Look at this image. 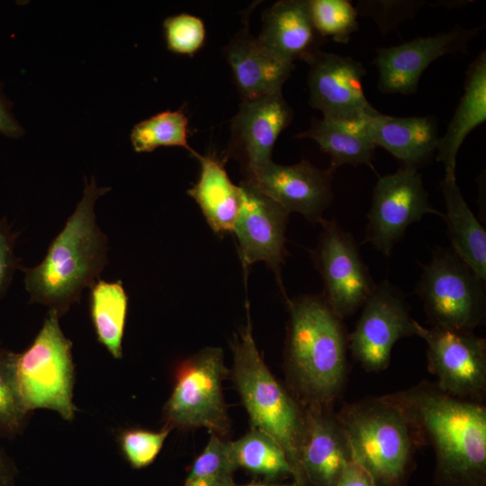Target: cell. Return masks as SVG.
I'll return each instance as SVG.
<instances>
[{"label": "cell", "instance_id": "603a6c76", "mask_svg": "<svg viewBox=\"0 0 486 486\" xmlns=\"http://www.w3.org/2000/svg\"><path fill=\"white\" fill-rule=\"evenodd\" d=\"M201 165L197 183L188 194L198 203L212 230L233 231L240 205L239 186L230 179L223 163L213 156H194Z\"/></svg>", "mask_w": 486, "mask_h": 486}, {"label": "cell", "instance_id": "d590c367", "mask_svg": "<svg viewBox=\"0 0 486 486\" xmlns=\"http://www.w3.org/2000/svg\"><path fill=\"white\" fill-rule=\"evenodd\" d=\"M12 104L4 96L0 84V133L10 138L21 137L24 130L11 111Z\"/></svg>", "mask_w": 486, "mask_h": 486}, {"label": "cell", "instance_id": "52a82bcc", "mask_svg": "<svg viewBox=\"0 0 486 486\" xmlns=\"http://www.w3.org/2000/svg\"><path fill=\"white\" fill-rule=\"evenodd\" d=\"M483 283L452 249H437L417 287L432 327L473 331L485 314Z\"/></svg>", "mask_w": 486, "mask_h": 486}, {"label": "cell", "instance_id": "9c48e42d", "mask_svg": "<svg viewBox=\"0 0 486 486\" xmlns=\"http://www.w3.org/2000/svg\"><path fill=\"white\" fill-rule=\"evenodd\" d=\"M322 232L313 252L324 284L323 298L344 320L356 313L376 284L364 262L354 237L335 220H320Z\"/></svg>", "mask_w": 486, "mask_h": 486}, {"label": "cell", "instance_id": "8fae6325", "mask_svg": "<svg viewBox=\"0 0 486 486\" xmlns=\"http://www.w3.org/2000/svg\"><path fill=\"white\" fill-rule=\"evenodd\" d=\"M426 214L445 217L430 204L418 168L402 166L374 185L364 242L390 256L407 228Z\"/></svg>", "mask_w": 486, "mask_h": 486}, {"label": "cell", "instance_id": "5b68a950", "mask_svg": "<svg viewBox=\"0 0 486 486\" xmlns=\"http://www.w3.org/2000/svg\"><path fill=\"white\" fill-rule=\"evenodd\" d=\"M233 376L248 413L251 428L262 431L284 449L296 486H309L301 465L304 407L274 378L255 343L251 322L232 342Z\"/></svg>", "mask_w": 486, "mask_h": 486}, {"label": "cell", "instance_id": "3957f363", "mask_svg": "<svg viewBox=\"0 0 486 486\" xmlns=\"http://www.w3.org/2000/svg\"><path fill=\"white\" fill-rule=\"evenodd\" d=\"M110 189L98 187L94 177L90 183L85 179L82 199L43 260L23 269L30 302L46 305L61 317L95 283L107 263V237L97 225L94 204Z\"/></svg>", "mask_w": 486, "mask_h": 486}, {"label": "cell", "instance_id": "9a60e30c", "mask_svg": "<svg viewBox=\"0 0 486 486\" xmlns=\"http://www.w3.org/2000/svg\"><path fill=\"white\" fill-rule=\"evenodd\" d=\"M240 205L233 232L245 266L265 262L279 277L286 256L289 212L248 180L240 183Z\"/></svg>", "mask_w": 486, "mask_h": 486}, {"label": "cell", "instance_id": "8992f818", "mask_svg": "<svg viewBox=\"0 0 486 486\" xmlns=\"http://www.w3.org/2000/svg\"><path fill=\"white\" fill-rule=\"evenodd\" d=\"M59 315L49 310L43 325L28 348L16 353L19 388L27 410L45 409L63 419H74L75 366L72 343L59 326Z\"/></svg>", "mask_w": 486, "mask_h": 486}, {"label": "cell", "instance_id": "44dd1931", "mask_svg": "<svg viewBox=\"0 0 486 486\" xmlns=\"http://www.w3.org/2000/svg\"><path fill=\"white\" fill-rule=\"evenodd\" d=\"M366 128L374 145L404 166L417 168L436 153L440 137L432 115L395 117L376 112L367 117Z\"/></svg>", "mask_w": 486, "mask_h": 486}, {"label": "cell", "instance_id": "e0dca14e", "mask_svg": "<svg viewBox=\"0 0 486 486\" xmlns=\"http://www.w3.org/2000/svg\"><path fill=\"white\" fill-rule=\"evenodd\" d=\"M332 173L307 160L284 166L271 161L246 176L261 192L290 212H298L309 221L320 222L331 204Z\"/></svg>", "mask_w": 486, "mask_h": 486}, {"label": "cell", "instance_id": "277c9868", "mask_svg": "<svg viewBox=\"0 0 486 486\" xmlns=\"http://www.w3.org/2000/svg\"><path fill=\"white\" fill-rule=\"evenodd\" d=\"M337 417L353 459L374 486H407L422 446L404 412L388 394L345 403Z\"/></svg>", "mask_w": 486, "mask_h": 486}, {"label": "cell", "instance_id": "5bb4252c", "mask_svg": "<svg viewBox=\"0 0 486 486\" xmlns=\"http://www.w3.org/2000/svg\"><path fill=\"white\" fill-rule=\"evenodd\" d=\"M480 30L481 27L466 29L456 25L445 32L377 49L373 64L379 72L380 92L415 94L423 72L432 62L446 55L467 53L472 39Z\"/></svg>", "mask_w": 486, "mask_h": 486}, {"label": "cell", "instance_id": "ffe728a7", "mask_svg": "<svg viewBox=\"0 0 486 486\" xmlns=\"http://www.w3.org/2000/svg\"><path fill=\"white\" fill-rule=\"evenodd\" d=\"M281 58L293 63L307 61L323 43L316 31L308 0H281L267 8L262 17L257 37Z\"/></svg>", "mask_w": 486, "mask_h": 486}, {"label": "cell", "instance_id": "83f0119b", "mask_svg": "<svg viewBox=\"0 0 486 486\" xmlns=\"http://www.w3.org/2000/svg\"><path fill=\"white\" fill-rule=\"evenodd\" d=\"M188 119L182 111H165L140 122L131 130L130 141L136 152H150L159 147H181L197 153L189 146Z\"/></svg>", "mask_w": 486, "mask_h": 486}, {"label": "cell", "instance_id": "7402d4cb", "mask_svg": "<svg viewBox=\"0 0 486 486\" xmlns=\"http://www.w3.org/2000/svg\"><path fill=\"white\" fill-rule=\"evenodd\" d=\"M486 121V53H480L470 64L464 94L448 124L439 138L436 160L444 165L446 176H455L456 157L466 137Z\"/></svg>", "mask_w": 486, "mask_h": 486}, {"label": "cell", "instance_id": "4316f807", "mask_svg": "<svg viewBox=\"0 0 486 486\" xmlns=\"http://www.w3.org/2000/svg\"><path fill=\"white\" fill-rule=\"evenodd\" d=\"M237 467L268 479L292 476V469L280 445L266 433L251 428L236 441H230Z\"/></svg>", "mask_w": 486, "mask_h": 486}, {"label": "cell", "instance_id": "f35d334b", "mask_svg": "<svg viewBox=\"0 0 486 486\" xmlns=\"http://www.w3.org/2000/svg\"><path fill=\"white\" fill-rule=\"evenodd\" d=\"M243 486H296V485L293 482V483H291V484H287V483H251V484L243 485Z\"/></svg>", "mask_w": 486, "mask_h": 486}, {"label": "cell", "instance_id": "7a4b0ae2", "mask_svg": "<svg viewBox=\"0 0 486 486\" xmlns=\"http://www.w3.org/2000/svg\"><path fill=\"white\" fill-rule=\"evenodd\" d=\"M286 365L293 397L303 407L331 408L346 382L348 334L322 295L287 300Z\"/></svg>", "mask_w": 486, "mask_h": 486}, {"label": "cell", "instance_id": "f546056e", "mask_svg": "<svg viewBox=\"0 0 486 486\" xmlns=\"http://www.w3.org/2000/svg\"><path fill=\"white\" fill-rule=\"evenodd\" d=\"M230 441L212 434L205 448L195 459L184 486H235L237 469Z\"/></svg>", "mask_w": 486, "mask_h": 486}, {"label": "cell", "instance_id": "f1b7e54d", "mask_svg": "<svg viewBox=\"0 0 486 486\" xmlns=\"http://www.w3.org/2000/svg\"><path fill=\"white\" fill-rule=\"evenodd\" d=\"M30 415L19 388L16 353L0 347V435L16 437L23 432Z\"/></svg>", "mask_w": 486, "mask_h": 486}, {"label": "cell", "instance_id": "d6986e66", "mask_svg": "<svg viewBox=\"0 0 486 486\" xmlns=\"http://www.w3.org/2000/svg\"><path fill=\"white\" fill-rule=\"evenodd\" d=\"M234 82L243 100L280 93L295 68L242 30L225 49Z\"/></svg>", "mask_w": 486, "mask_h": 486}, {"label": "cell", "instance_id": "6da1fadb", "mask_svg": "<svg viewBox=\"0 0 486 486\" xmlns=\"http://www.w3.org/2000/svg\"><path fill=\"white\" fill-rule=\"evenodd\" d=\"M436 456V486H486V407L423 381L388 394Z\"/></svg>", "mask_w": 486, "mask_h": 486}, {"label": "cell", "instance_id": "836d02e7", "mask_svg": "<svg viewBox=\"0 0 486 486\" xmlns=\"http://www.w3.org/2000/svg\"><path fill=\"white\" fill-rule=\"evenodd\" d=\"M427 4L423 0L358 1V15L373 19L382 33L395 29L400 22L415 15Z\"/></svg>", "mask_w": 486, "mask_h": 486}, {"label": "cell", "instance_id": "484cf974", "mask_svg": "<svg viewBox=\"0 0 486 486\" xmlns=\"http://www.w3.org/2000/svg\"><path fill=\"white\" fill-rule=\"evenodd\" d=\"M128 297L121 281L100 280L91 286L90 314L98 341L115 358L122 357Z\"/></svg>", "mask_w": 486, "mask_h": 486}, {"label": "cell", "instance_id": "4fadbf2b", "mask_svg": "<svg viewBox=\"0 0 486 486\" xmlns=\"http://www.w3.org/2000/svg\"><path fill=\"white\" fill-rule=\"evenodd\" d=\"M306 62L310 66L309 102L324 118L357 122L378 112L364 93L366 70L361 62L320 50Z\"/></svg>", "mask_w": 486, "mask_h": 486}, {"label": "cell", "instance_id": "7c38bea8", "mask_svg": "<svg viewBox=\"0 0 486 486\" xmlns=\"http://www.w3.org/2000/svg\"><path fill=\"white\" fill-rule=\"evenodd\" d=\"M414 335L416 320L403 293L383 281L362 306L356 328L348 334V349L365 371L381 372L389 366L395 343Z\"/></svg>", "mask_w": 486, "mask_h": 486}, {"label": "cell", "instance_id": "4dcf8cb0", "mask_svg": "<svg viewBox=\"0 0 486 486\" xmlns=\"http://www.w3.org/2000/svg\"><path fill=\"white\" fill-rule=\"evenodd\" d=\"M313 25L323 38L347 43L359 28L356 8L347 0H308Z\"/></svg>", "mask_w": 486, "mask_h": 486}, {"label": "cell", "instance_id": "d6a6232c", "mask_svg": "<svg viewBox=\"0 0 486 486\" xmlns=\"http://www.w3.org/2000/svg\"><path fill=\"white\" fill-rule=\"evenodd\" d=\"M170 431L167 426L159 431L125 429L120 433L118 440L126 460L133 468L140 469L156 459Z\"/></svg>", "mask_w": 486, "mask_h": 486}, {"label": "cell", "instance_id": "ba28073f", "mask_svg": "<svg viewBox=\"0 0 486 486\" xmlns=\"http://www.w3.org/2000/svg\"><path fill=\"white\" fill-rule=\"evenodd\" d=\"M228 373L219 347L204 348L184 361L164 406L165 426L171 429L206 428L214 435L225 436L230 420L222 382Z\"/></svg>", "mask_w": 486, "mask_h": 486}, {"label": "cell", "instance_id": "d4e9b609", "mask_svg": "<svg viewBox=\"0 0 486 486\" xmlns=\"http://www.w3.org/2000/svg\"><path fill=\"white\" fill-rule=\"evenodd\" d=\"M366 119L357 122L313 119L308 130L296 138L314 140L329 156L328 169L332 174L343 165L372 166L376 146L368 133Z\"/></svg>", "mask_w": 486, "mask_h": 486}, {"label": "cell", "instance_id": "30bf717a", "mask_svg": "<svg viewBox=\"0 0 486 486\" xmlns=\"http://www.w3.org/2000/svg\"><path fill=\"white\" fill-rule=\"evenodd\" d=\"M416 329L428 345V369L437 387L454 397L483 403L486 340L473 331L425 328L418 321Z\"/></svg>", "mask_w": 486, "mask_h": 486}, {"label": "cell", "instance_id": "74e56055", "mask_svg": "<svg viewBox=\"0 0 486 486\" xmlns=\"http://www.w3.org/2000/svg\"><path fill=\"white\" fill-rule=\"evenodd\" d=\"M17 473L15 463L0 446V486H14Z\"/></svg>", "mask_w": 486, "mask_h": 486}, {"label": "cell", "instance_id": "cb8c5ba5", "mask_svg": "<svg viewBox=\"0 0 486 486\" xmlns=\"http://www.w3.org/2000/svg\"><path fill=\"white\" fill-rule=\"evenodd\" d=\"M440 188L446 203L444 220L452 250L485 282V229L466 203L456 183V176H445L440 182Z\"/></svg>", "mask_w": 486, "mask_h": 486}, {"label": "cell", "instance_id": "8d00e7d4", "mask_svg": "<svg viewBox=\"0 0 486 486\" xmlns=\"http://www.w3.org/2000/svg\"><path fill=\"white\" fill-rule=\"evenodd\" d=\"M336 486H374L369 474L352 459Z\"/></svg>", "mask_w": 486, "mask_h": 486}, {"label": "cell", "instance_id": "1f68e13d", "mask_svg": "<svg viewBox=\"0 0 486 486\" xmlns=\"http://www.w3.org/2000/svg\"><path fill=\"white\" fill-rule=\"evenodd\" d=\"M164 34L169 51L193 56L203 45L206 30L202 20L189 14L167 17L164 22Z\"/></svg>", "mask_w": 486, "mask_h": 486}, {"label": "cell", "instance_id": "2e32d148", "mask_svg": "<svg viewBox=\"0 0 486 486\" xmlns=\"http://www.w3.org/2000/svg\"><path fill=\"white\" fill-rule=\"evenodd\" d=\"M292 119L282 92L243 100L231 121L228 155L240 161L246 176L272 161L274 143Z\"/></svg>", "mask_w": 486, "mask_h": 486}, {"label": "cell", "instance_id": "e575fe53", "mask_svg": "<svg viewBox=\"0 0 486 486\" xmlns=\"http://www.w3.org/2000/svg\"><path fill=\"white\" fill-rule=\"evenodd\" d=\"M17 234L13 232L5 220H0V299L6 292L19 259L14 254Z\"/></svg>", "mask_w": 486, "mask_h": 486}, {"label": "cell", "instance_id": "ac0fdd59", "mask_svg": "<svg viewBox=\"0 0 486 486\" xmlns=\"http://www.w3.org/2000/svg\"><path fill=\"white\" fill-rule=\"evenodd\" d=\"M301 465L309 486H336L353 459L346 433L331 408L304 407Z\"/></svg>", "mask_w": 486, "mask_h": 486}]
</instances>
